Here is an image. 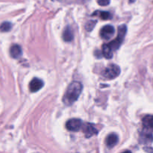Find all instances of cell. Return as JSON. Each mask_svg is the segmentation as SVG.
I'll return each instance as SVG.
<instances>
[{
  "label": "cell",
  "mask_w": 153,
  "mask_h": 153,
  "mask_svg": "<svg viewBox=\"0 0 153 153\" xmlns=\"http://www.w3.org/2000/svg\"><path fill=\"white\" fill-rule=\"evenodd\" d=\"M82 91V85L79 82H73L69 85L65 95L63 97V102L67 105H73L80 96Z\"/></svg>",
  "instance_id": "6da1fadb"
},
{
  "label": "cell",
  "mask_w": 153,
  "mask_h": 153,
  "mask_svg": "<svg viewBox=\"0 0 153 153\" xmlns=\"http://www.w3.org/2000/svg\"><path fill=\"white\" fill-rule=\"evenodd\" d=\"M120 73V69L119 66L111 64L108 66L102 71V76L107 79H114L117 77Z\"/></svg>",
  "instance_id": "7a4b0ae2"
},
{
  "label": "cell",
  "mask_w": 153,
  "mask_h": 153,
  "mask_svg": "<svg viewBox=\"0 0 153 153\" xmlns=\"http://www.w3.org/2000/svg\"><path fill=\"white\" fill-rule=\"evenodd\" d=\"M82 121L79 119H71L66 124V128L71 131H79L82 128Z\"/></svg>",
  "instance_id": "3957f363"
},
{
  "label": "cell",
  "mask_w": 153,
  "mask_h": 153,
  "mask_svg": "<svg viewBox=\"0 0 153 153\" xmlns=\"http://www.w3.org/2000/svg\"><path fill=\"white\" fill-rule=\"evenodd\" d=\"M115 32L114 28L111 25H107L103 27L100 31V36L104 40H109L113 37Z\"/></svg>",
  "instance_id": "277c9868"
},
{
  "label": "cell",
  "mask_w": 153,
  "mask_h": 153,
  "mask_svg": "<svg viewBox=\"0 0 153 153\" xmlns=\"http://www.w3.org/2000/svg\"><path fill=\"white\" fill-rule=\"evenodd\" d=\"M82 128L85 137H88V138L98 134V131H97V128L91 123H86L85 125H82Z\"/></svg>",
  "instance_id": "5b68a950"
},
{
  "label": "cell",
  "mask_w": 153,
  "mask_h": 153,
  "mask_svg": "<svg viewBox=\"0 0 153 153\" xmlns=\"http://www.w3.org/2000/svg\"><path fill=\"white\" fill-rule=\"evenodd\" d=\"M152 130L147 129V128H143V131L140 134V143H152Z\"/></svg>",
  "instance_id": "8992f818"
},
{
  "label": "cell",
  "mask_w": 153,
  "mask_h": 153,
  "mask_svg": "<svg viewBox=\"0 0 153 153\" xmlns=\"http://www.w3.org/2000/svg\"><path fill=\"white\" fill-rule=\"evenodd\" d=\"M43 82L40 79L37 78H34L31 80V82L29 84V88L30 91L31 92H37V91H40L42 88L43 87Z\"/></svg>",
  "instance_id": "52a82bcc"
},
{
  "label": "cell",
  "mask_w": 153,
  "mask_h": 153,
  "mask_svg": "<svg viewBox=\"0 0 153 153\" xmlns=\"http://www.w3.org/2000/svg\"><path fill=\"white\" fill-rule=\"evenodd\" d=\"M22 49H21V47L19 45H13L10 47V54L12 58H16V59L19 58L21 55H22Z\"/></svg>",
  "instance_id": "ba28073f"
},
{
  "label": "cell",
  "mask_w": 153,
  "mask_h": 153,
  "mask_svg": "<svg viewBox=\"0 0 153 153\" xmlns=\"http://www.w3.org/2000/svg\"><path fill=\"white\" fill-rule=\"evenodd\" d=\"M118 142V136L116 134L113 133V134H109L106 138V145L108 146L109 148H112Z\"/></svg>",
  "instance_id": "9c48e42d"
},
{
  "label": "cell",
  "mask_w": 153,
  "mask_h": 153,
  "mask_svg": "<svg viewBox=\"0 0 153 153\" xmlns=\"http://www.w3.org/2000/svg\"><path fill=\"white\" fill-rule=\"evenodd\" d=\"M73 37H74V35H73L71 28L70 26H67L63 32V38L66 42H70L73 40Z\"/></svg>",
  "instance_id": "30bf717a"
},
{
  "label": "cell",
  "mask_w": 153,
  "mask_h": 153,
  "mask_svg": "<svg viewBox=\"0 0 153 153\" xmlns=\"http://www.w3.org/2000/svg\"><path fill=\"white\" fill-rule=\"evenodd\" d=\"M102 53L103 56L107 59H111L113 57V51L108 44H103Z\"/></svg>",
  "instance_id": "8fae6325"
},
{
  "label": "cell",
  "mask_w": 153,
  "mask_h": 153,
  "mask_svg": "<svg viewBox=\"0 0 153 153\" xmlns=\"http://www.w3.org/2000/svg\"><path fill=\"white\" fill-rule=\"evenodd\" d=\"M143 126L144 128L152 130V115H147L143 120Z\"/></svg>",
  "instance_id": "7c38bea8"
},
{
  "label": "cell",
  "mask_w": 153,
  "mask_h": 153,
  "mask_svg": "<svg viewBox=\"0 0 153 153\" xmlns=\"http://www.w3.org/2000/svg\"><path fill=\"white\" fill-rule=\"evenodd\" d=\"M96 14H98V16L102 19H104V20H107V19H110L111 17L110 13L107 11H96L95 13H93V16H95Z\"/></svg>",
  "instance_id": "4fadbf2b"
},
{
  "label": "cell",
  "mask_w": 153,
  "mask_h": 153,
  "mask_svg": "<svg viewBox=\"0 0 153 153\" xmlns=\"http://www.w3.org/2000/svg\"><path fill=\"white\" fill-rule=\"evenodd\" d=\"M11 27L12 25L10 22H4L0 25V31H2V32H7V31H9L11 29Z\"/></svg>",
  "instance_id": "5bb4252c"
},
{
  "label": "cell",
  "mask_w": 153,
  "mask_h": 153,
  "mask_svg": "<svg viewBox=\"0 0 153 153\" xmlns=\"http://www.w3.org/2000/svg\"><path fill=\"white\" fill-rule=\"evenodd\" d=\"M96 24H97V20H91L89 21V22H87L86 25H85V28H86V29L88 30V31H91V30L94 28Z\"/></svg>",
  "instance_id": "9a60e30c"
},
{
  "label": "cell",
  "mask_w": 153,
  "mask_h": 153,
  "mask_svg": "<svg viewBox=\"0 0 153 153\" xmlns=\"http://www.w3.org/2000/svg\"><path fill=\"white\" fill-rule=\"evenodd\" d=\"M97 3L101 6H106L110 4V0H97Z\"/></svg>",
  "instance_id": "2e32d148"
}]
</instances>
